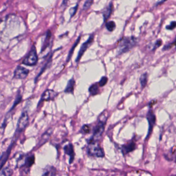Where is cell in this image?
Listing matches in <instances>:
<instances>
[{
    "instance_id": "cell-20",
    "label": "cell",
    "mask_w": 176,
    "mask_h": 176,
    "mask_svg": "<svg viewBox=\"0 0 176 176\" xmlns=\"http://www.w3.org/2000/svg\"><path fill=\"white\" fill-rule=\"evenodd\" d=\"M34 162H35V156L34 155H31L26 158L25 165L27 167H30L33 165Z\"/></svg>"
},
{
    "instance_id": "cell-28",
    "label": "cell",
    "mask_w": 176,
    "mask_h": 176,
    "mask_svg": "<svg viewBox=\"0 0 176 176\" xmlns=\"http://www.w3.org/2000/svg\"><path fill=\"white\" fill-rule=\"evenodd\" d=\"M176 27V22L173 21L171 23L169 26H166V29L168 30H173Z\"/></svg>"
},
{
    "instance_id": "cell-32",
    "label": "cell",
    "mask_w": 176,
    "mask_h": 176,
    "mask_svg": "<svg viewBox=\"0 0 176 176\" xmlns=\"http://www.w3.org/2000/svg\"><path fill=\"white\" fill-rule=\"evenodd\" d=\"M68 0H63V2H62V4L65 5L66 3L68 2Z\"/></svg>"
},
{
    "instance_id": "cell-21",
    "label": "cell",
    "mask_w": 176,
    "mask_h": 176,
    "mask_svg": "<svg viewBox=\"0 0 176 176\" xmlns=\"http://www.w3.org/2000/svg\"><path fill=\"white\" fill-rule=\"evenodd\" d=\"M80 40V36H79V37L77 38V39L76 40V42H75V43L74 44V45H73V47H72V48L71 49L70 51L69 52V55H68V58H67V61H69L70 60L71 58V56H72V54L73 53L74 51L75 47L77 45V44H78V43H79Z\"/></svg>"
},
{
    "instance_id": "cell-15",
    "label": "cell",
    "mask_w": 176,
    "mask_h": 176,
    "mask_svg": "<svg viewBox=\"0 0 176 176\" xmlns=\"http://www.w3.org/2000/svg\"><path fill=\"white\" fill-rule=\"evenodd\" d=\"M75 86V81L74 78H72L68 82L66 88L65 89V92L67 93H73Z\"/></svg>"
},
{
    "instance_id": "cell-3",
    "label": "cell",
    "mask_w": 176,
    "mask_h": 176,
    "mask_svg": "<svg viewBox=\"0 0 176 176\" xmlns=\"http://www.w3.org/2000/svg\"><path fill=\"white\" fill-rule=\"evenodd\" d=\"M87 152L89 156L97 158H103L105 156L104 152L103 149L100 147L97 142H89Z\"/></svg>"
},
{
    "instance_id": "cell-24",
    "label": "cell",
    "mask_w": 176,
    "mask_h": 176,
    "mask_svg": "<svg viewBox=\"0 0 176 176\" xmlns=\"http://www.w3.org/2000/svg\"><path fill=\"white\" fill-rule=\"evenodd\" d=\"M93 1L94 0H87L83 5V9L87 10L88 9H89L91 6L93 4Z\"/></svg>"
},
{
    "instance_id": "cell-13",
    "label": "cell",
    "mask_w": 176,
    "mask_h": 176,
    "mask_svg": "<svg viewBox=\"0 0 176 176\" xmlns=\"http://www.w3.org/2000/svg\"><path fill=\"white\" fill-rule=\"evenodd\" d=\"M56 169L53 166H48L44 169L42 176H56Z\"/></svg>"
},
{
    "instance_id": "cell-30",
    "label": "cell",
    "mask_w": 176,
    "mask_h": 176,
    "mask_svg": "<svg viewBox=\"0 0 176 176\" xmlns=\"http://www.w3.org/2000/svg\"><path fill=\"white\" fill-rule=\"evenodd\" d=\"M161 44H162V41L161 40H159L158 41H156V43L155 44V45H154V49L158 48V47H160Z\"/></svg>"
},
{
    "instance_id": "cell-18",
    "label": "cell",
    "mask_w": 176,
    "mask_h": 176,
    "mask_svg": "<svg viewBox=\"0 0 176 176\" xmlns=\"http://www.w3.org/2000/svg\"><path fill=\"white\" fill-rule=\"evenodd\" d=\"M13 170L9 167H6L0 172V176H11Z\"/></svg>"
},
{
    "instance_id": "cell-22",
    "label": "cell",
    "mask_w": 176,
    "mask_h": 176,
    "mask_svg": "<svg viewBox=\"0 0 176 176\" xmlns=\"http://www.w3.org/2000/svg\"><path fill=\"white\" fill-rule=\"evenodd\" d=\"M139 80L142 87H145V86H146L147 82V74L145 73L141 75Z\"/></svg>"
},
{
    "instance_id": "cell-14",
    "label": "cell",
    "mask_w": 176,
    "mask_h": 176,
    "mask_svg": "<svg viewBox=\"0 0 176 176\" xmlns=\"http://www.w3.org/2000/svg\"><path fill=\"white\" fill-rule=\"evenodd\" d=\"M113 10V5L111 3H110L109 5L105 9L103 13V17L104 21H106L110 17V15L111 14Z\"/></svg>"
},
{
    "instance_id": "cell-29",
    "label": "cell",
    "mask_w": 176,
    "mask_h": 176,
    "mask_svg": "<svg viewBox=\"0 0 176 176\" xmlns=\"http://www.w3.org/2000/svg\"><path fill=\"white\" fill-rule=\"evenodd\" d=\"M22 96L21 95H19V96H17V99H16V101L14 102V106H13V108H14L16 105L17 104H18L19 103H20L21 100Z\"/></svg>"
},
{
    "instance_id": "cell-31",
    "label": "cell",
    "mask_w": 176,
    "mask_h": 176,
    "mask_svg": "<svg viewBox=\"0 0 176 176\" xmlns=\"http://www.w3.org/2000/svg\"><path fill=\"white\" fill-rule=\"evenodd\" d=\"M166 1H167V0H161V1L160 2H159V3H158V4H162V3H163V2H164Z\"/></svg>"
},
{
    "instance_id": "cell-16",
    "label": "cell",
    "mask_w": 176,
    "mask_h": 176,
    "mask_svg": "<svg viewBox=\"0 0 176 176\" xmlns=\"http://www.w3.org/2000/svg\"><path fill=\"white\" fill-rule=\"evenodd\" d=\"M52 37V34H51V31H48L47 32V35H46V38H45V41L44 43L43 46V49H42V52H44V51L47 49V48H48L50 45V43H51V39Z\"/></svg>"
},
{
    "instance_id": "cell-12",
    "label": "cell",
    "mask_w": 176,
    "mask_h": 176,
    "mask_svg": "<svg viewBox=\"0 0 176 176\" xmlns=\"http://www.w3.org/2000/svg\"><path fill=\"white\" fill-rule=\"evenodd\" d=\"M135 149V143L130 142L128 144L124 145L122 147V151L124 155L127 154L129 152L133 151Z\"/></svg>"
},
{
    "instance_id": "cell-5",
    "label": "cell",
    "mask_w": 176,
    "mask_h": 176,
    "mask_svg": "<svg viewBox=\"0 0 176 176\" xmlns=\"http://www.w3.org/2000/svg\"><path fill=\"white\" fill-rule=\"evenodd\" d=\"M28 120L29 117L27 112H23L18 122L17 133H21L22 131L26 129L28 124Z\"/></svg>"
},
{
    "instance_id": "cell-17",
    "label": "cell",
    "mask_w": 176,
    "mask_h": 176,
    "mask_svg": "<svg viewBox=\"0 0 176 176\" xmlns=\"http://www.w3.org/2000/svg\"><path fill=\"white\" fill-rule=\"evenodd\" d=\"M51 133H52V130L51 129H49L48 130V131H47L46 133H44L43 134V136L41 137L40 142V145H43V144L44 143L46 142L48 140V139L50 137V135H51Z\"/></svg>"
},
{
    "instance_id": "cell-7",
    "label": "cell",
    "mask_w": 176,
    "mask_h": 176,
    "mask_svg": "<svg viewBox=\"0 0 176 176\" xmlns=\"http://www.w3.org/2000/svg\"><path fill=\"white\" fill-rule=\"evenodd\" d=\"M16 140L14 139V141L11 142V144L9 146V148L7 149V150L5 152L3 153V155H2L0 157V171L1 170L2 168H3L6 162H7L8 160L9 156L10 155V152H11V150L13 149L14 145L15 143Z\"/></svg>"
},
{
    "instance_id": "cell-25",
    "label": "cell",
    "mask_w": 176,
    "mask_h": 176,
    "mask_svg": "<svg viewBox=\"0 0 176 176\" xmlns=\"http://www.w3.org/2000/svg\"><path fill=\"white\" fill-rule=\"evenodd\" d=\"M91 131V128L89 125H85L82 127L81 132L83 134L89 133Z\"/></svg>"
},
{
    "instance_id": "cell-10",
    "label": "cell",
    "mask_w": 176,
    "mask_h": 176,
    "mask_svg": "<svg viewBox=\"0 0 176 176\" xmlns=\"http://www.w3.org/2000/svg\"><path fill=\"white\" fill-rule=\"evenodd\" d=\"M64 151L65 153L69 156L70 160L69 163H72L73 162L74 158H75V152L74 150V147L72 144H69L65 145L64 148Z\"/></svg>"
},
{
    "instance_id": "cell-9",
    "label": "cell",
    "mask_w": 176,
    "mask_h": 176,
    "mask_svg": "<svg viewBox=\"0 0 176 176\" xmlns=\"http://www.w3.org/2000/svg\"><path fill=\"white\" fill-rule=\"evenodd\" d=\"M147 118L148 123H149V130H148V134L147 136V138L150 134L152 129H153V127H154L155 123H156V116H155L152 110H150L148 111L147 115Z\"/></svg>"
},
{
    "instance_id": "cell-26",
    "label": "cell",
    "mask_w": 176,
    "mask_h": 176,
    "mask_svg": "<svg viewBox=\"0 0 176 176\" xmlns=\"http://www.w3.org/2000/svg\"><path fill=\"white\" fill-rule=\"evenodd\" d=\"M107 82H108V78L105 76H104L103 77H101L100 81L99 82V86L100 87L105 86L107 84Z\"/></svg>"
},
{
    "instance_id": "cell-6",
    "label": "cell",
    "mask_w": 176,
    "mask_h": 176,
    "mask_svg": "<svg viewBox=\"0 0 176 176\" xmlns=\"http://www.w3.org/2000/svg\"><path fill=\"white\" fill-rule=\"evenodd\" d=\"M93 40H94L93 35L90 36L87 41L85 42L84 43L82 44V45L81 46V48H80L77 57L76 58V62H78V61L80 60V59H81L82 55H83V54L85 53V52L87 51V49L89 48V47L91 45V44L93 43Z\"/></svg>"
},
{
    "instance_id": "cell-11",
    "label": "cell",
    "mask_w": 176,
    "mask_h": 176,
    "mask_svg": "<svg viewBox=\"0 0 176 176\" xmlns=\"http://www.w3.org/2000/svg\"><path fill=\"white\" fill-rule=\"evenodd\" d=\"M57 93L52 90H47L42 95L41 101H48L52 100L57 96Z\"/></svg>"
},
{
    "instance_id": "cell-1",
    "label": "cell",
    "mask_w": 176,
    "mask_h": 176,
    "mask_svg": "<svg viewBox=\"0 0 176 176\" xmlns=\"http://www.w3.org/2000/svg\"><path fill=\"white\" fill-rule=\"evenodd\" d=\"M108 116V112H104L99 116L98 120V123L93 131V136L89 140V142H97L100 138L101 135L104 131Z\"/></svg>"
},
{
    "instance_id": "cell-34",
    "label": "cell",
    "mask_w": 176,
    "mask_h": 176,
    "mask_svg": "<svg viewBox=\"0 0 176 176\" xmlns=\"http://www.w3.org/2000/svg\"><path fill=\"white\" fill-rule=\"evenodd\" d=\"M175 161H176V159H175Z\"/></svg>"
},
{
    "instance_id": "cell-33",
    "label": "cell",
    "mask_w": 176,
    "mask_h": 176,
    "mask_svg": "<svg viewBox=\"0 0 176 176\" xmlns=\"http://www.w3.org/2000/svg\"><path fill=\"white\" fill-rule=\"evenodd\" d=\"M173 45H175V46H176V40H175V41H174V42H173Z\"/></svg>"
},
{
    "instance_id": "cell-2",
    "label": "cell",
    "mask_w": 176,
    "mask_h": 176,
    "mask_svg": "<svg viewBox=\"0 0 176 176\" xmlns=\"http://www.w3.org/2000/svg\"><path fill=\"white\" fill-rule=\"evenodd\" d=\"M137 43V38L134 37H126L122 38L118 43L117 51L119 54L130 51Z\"/></svg>"
},
{
    "instance_id": "cell-4",
    "label": "cell",
    "mask_w": 176,
    "mask_h": 176,
    "mask_svg": "<svg viewBox=\"0 0 176 176\" xmlns=\"http://www.w3.org/2000/svg\"><path fill=\"white\" fill-rule=\"evenodd\" d=\"M38 59L37 51L35 47L33 46L27 56L23 61V64L28 66H34L37 64Z\"/></svg>"
},
{
    "instance_id": "cell-8",
    "label": "cell",
    "mask_w": 176,
    "mask_h": 176,
    "mask_svg": "<svg viewBox=\"0 0 176 176\" xmlns=\"http://www.w3.org/2000/svg\"><path fill=\"white\" fill-rule=\"evenodd\" d=\"M29 74V70L22 66H18L14 72V78L16 79H24Z\"/></svg>"
},
{
    "instance_id": "cell-19",
    "label": "cell",
    "mask_w": 176,
    "mask_h": 176,
    "mask_svg": "<svg viewBox=\"0 0 176 176\" xmlns=\"http://www.w3.org/2000/svg\"><path fill=\"white\" fill-rule=\"evenodd\" d=\"M99 83H94L89 88V92L92 95L97 94L99 91Z\"/></svg>"
},
{
    "instance_id": "cell-27",
    "label": "cell",
    "mask_w": 176,
    "mask_h": 176,
    "mask_svg": "<svg viewBox=\"0 0 176 176\" xmlns=\"http://www.w3.org/2000/svg\"><path fill=\"white\" fill-rule=\"evenodd\" d=\"M77 7L78 5H76L75 7L71 8L69 10V13L70 14L71 17H72L75 15L76 11H77Z\"/></svg>"
},
{
    "instance_id": "cell-23",
    "label": "cell",
    "mask_w": 176,
    "mask_h": 176,
    "mask_svg": "<svg viewBox=\"0 0 176 176\" xmlns=\"http://www.w3.org/2000/svg\"><path fill=\"white\" fill-rule=\"evenodd\" d=\"M106 27L109 31H113L116 27V23L114 22V21H112L108 22L106 23Z\"/></svg>"
}]
</instances>
